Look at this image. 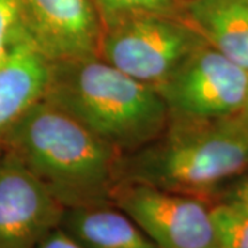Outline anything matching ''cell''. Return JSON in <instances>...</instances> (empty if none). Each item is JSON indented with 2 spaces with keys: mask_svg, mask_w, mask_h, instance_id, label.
I'll return each instance as SVG.
<instances>
[{
  "mask_svg": "<svg viewBox=\"0 0 248 248\" xmlns=\"http://www.w3.org/2000/svg\"><path fill=\"white\" fill-rule=\"evenodd\" d=\"M248 171V123L241 113L211 120L170 117L161 133L119 160V181L141 182L213 203Z\"/></svg>",
  "mask_w": 248,
  "mask_h": 248,
  "instance_id": "cell-1",
  "label": "cell"
},
{
  "mask_svg": "<svg viewBox=\"0 0 248 248\" xmlns=\"http://www.w3.org/2000/svg\"><path fill=\"white\" fill-rule=\"evenodd\" d=\"M65 207L112 203L120 153L63 109L43 98L1 141Z\"/></svg>",
  "mask_w": 248,
  "mask_h": 248,
  "instance_id": "cell-2",
  "label": "cell"
},
{
  "mask_svg": "<svg viewBox=\"0 0 248 248\" xmlns=\"http://www.w3.org/2000/svg\"><path fill=\"white\" fill-rule=\"evenodd\" d=\"M46 98L122 156L155 140L170 122L157 90L98 55L51 62Z\"/></svg>",
  "mask_w": 248,
  "mask_h": 248,
  "instance_id": "cell-3",
  "label": "cell"
},
{
  "mask_svg": "<svg viewBox=\"0 0 248 248\" xmlns=\"http://www.w3.org/2000/svg\"><path fill=\"white\" fill-rule=\"evenodd\" d=\"M203 43L182 14L135 13L102 24L97 55L156 89Z\"/></svg>",
  "mask_w": 248,
  "mask_h": 248,
  "instance_id": "cell-4",
  "label": "cell"
},
{
  "mask_svg": "<svg viewBox=\"0 0 248 248\" xmlns=\"http://www.w3.org/2000/svg\"><path fill=\"white\" fill-rule=\"evenodd\" d=\"M247 89L248 69L205 42L156 87L169 108L170 117L192 120L239 115Z\"/></svg>",
  "mask_w": 248,
  "mask_h": 248,
  "instance_id": "cell-5",
  "label": "cell"
},
{
  "mask_svg": "<svg viewBox=\"0 0 248 248\" xmlns=\"http://www.w3.org/2000/svg\"><path fill=\"white\" fill-rule=\"evenodd\" d=\"M110 200L159 248H221L213 203L141 182H117Z\"/></svg>",
  "mask_w": 248,
  "mask_h": 248,
  "instance_id": "cell-6",
  "label": "cell"
},
{
  "mask_svg": "<svg viewBox=\"0 0 248 248\" xmlns=\"http://www.w3.org/2000/svg\"><path fill=\"white\" fill-rule=\"evenodd\" d=\"M65 208L21 160L0 149V248H35L61 225Z\"/></svg>",
  "mask_w": 248,
  "mask_h": 248,
  "instance_id": "cell-7",
  "label": "cell"
},
{
  "mask_svg": "<svg viewBox=\"0 0 248 248\" xmlns=\"http://www.w3.org/2000/svg\"><path fill=\"white\" fill-rule=\"evenodd\" d=\"M28 36L51 62L97 55L102 21L93 0H18Z\"/></svg>",
  "mask_w": 248,
  "mask_h": 248,
  "instance_id": "cell-8",
  "label": "cell"
},
{
  "mask_svg": "<svg viewBox=\"0 0 248 248\" xmlns=\"http://www.w3.org/2000/svg\"><path fill=\"white\" fill-rule=\"evenodd\" d=\"M51 61L25 33L0 60V148L4 135L47 94Z\"/></svg>",
  "mask_w": 248,
  "mask_h": 248,
  "instance_id": "cell-9",
  "label": "cell"
},
{
  "mask_svg": "<svg viewBox=\"0 0 248 248\" xmlns=\"http://www.w3.org/2000/svg\"><path fill=\"white\" fill-rule=\"evenodd\" d=\"M182 16L207 45L248 69V0H184Z\"/></svg>",
  "mask_w": 248,
  "mask_h": 248,
  "instance_id": "cell-10",
  "label": "cell"
},
{
  "mask_svg": "<svg viewBox=\"0 0 248 248\" xmlns=\"http://www.w3.org/2000/svg\"><path fill=\"white\" fill-rule=\"evenodd\" d=\"M61 228L86 248H159L110 202L66 207Z\"/></svg>",
  "mask_w": 248,
  "mask_h": 248,
  "instance_id": "cell-11",
  "label": "cell"
},
{
  "mask_svg": "<svg viewBox=\"0 0 248 248\" xmlns=\"http://www.w3.org/2000/svg\"><path fill=\"white\" fill-rule=\"evenodd\" d=\"M211 213L221 248H248V214L222 202H214Z\"/></svg>",
  "mask_w": 248,
  "mask_h": 248,
  "instance_id": "cell-12",
  "label": "cell"
},
{
  "mask_svg": "<svg viewBox=\"0 0 248 248\" xmlns=\"http://www.w3.org/2000/svg\"><path fill=\"white\" fill-rule=\"evenodd\" d=\"M102 24L135 13L182 14L184 0H93Z\"/></svg>",
  "mask_w": 248,
  "mask_h": 248,
  "instance_id": "cell-13",
  "label": "cell"
},
{
  "mask_svg": "<svg viewBox=\"0 0 248 248\" xmlns=\"http://www.w3.org/2000/svg\"><path fill=\"white\" fill-rule=\"evenodd\" d=\"M25 33L27 31L22 25L19 1L0 0V60Z\"/></svg>",
  "mask_w": 248,
  "mask_h": 248,
  "instance_id": "cell-14",
  "label": "cell"
},
{
  "mask_svg": "<svg viewBox=\"0 0 248 248\" xmlns=\"http://www.w3.org/2000/svg\"><path fill=\"white\" fill-rule=\"evenodd\" d=\"M214 202L229 204L248 214V171L228 186H225L214 199Z\"/></svg>",
  "mask_w": 248,
  "mask_h": 248,
  "instance_id": "cell-15",
  "label": "cell"
},
{
  "mask_svg": "<svg viewBox=\"0 0 248 248\" xmlns=\"http://www.w3.org/2000/svg\"><path fill=\"white\" fill-rule=\"evenodd\" d=\"M35 248H86L80 244L75 237H72L63 228L57 226L50 231L43 239L37 243Z\"/></svg>",
  "mask_w": 248,
  "mask_h": 248,
  "instance_id": "cell-16",
  "label": "cell"
},
{
  "mask_svg": "<svg viewBox=\"0 0 248 248\" xmlns=\"http://www.w3.org/2000/svg\"><path fill=\"white\" fill-rule=\"evenodd\" d=\"M241 115H243V117L247 120V123H248V89H247V95H246V102H244V108H243V110H241Z\"/></svg>",
  "mask_w": 248,
  "mask_h": 248,
  "instance_id": "cell-17",
  "label": "cell"
}]
</instances>
